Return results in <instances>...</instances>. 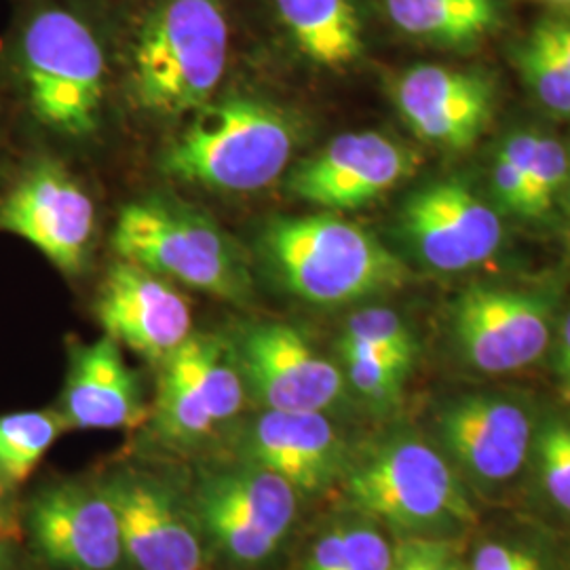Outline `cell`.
Returning a JSON list of instances; mask_svg holds the SVG:
<instances>
[{
  "instance_id": "cell-18",
  "label": "cell",
  "mask_w": 570,
  "mask_h": 570,
  "mask_svg": "<svg viewBox=\"0 0 570 570\" xmlns=\"http://www.w3.org/2000/svg\"><path fill=\"white\" fill-rule=\"evenodd\" d=\"M440 429L452 456L484 482L510 480L529 459L530 416L510 400L463 397L444 410Z\"/></svg>"
},
{
  "instance_id": "cell-24",
  "label": "cell",
  "mask_w": 570,
  "mask_h": 570,
  "mask_svg": "<svg viewBox=\"0 0 570 570\" xmlns=\"http://www.w3.org/2000/svg\"><path fill=\"white\" fill-rule=\"evenodd\" d=\"M515 61L534 98L553 115L570 117V66L534 26L518 47Z\"/></svg>"
},
{
  "instance_id": "cell-23",
  "label": "cell",
  "mask_w": 570,
  "mask_h": 570,
  "mask_svg": "<svg viewBox=\"0 0 570 570\" xmlns=\"http://www.w3.org/2000/svg\"><path fill=\"white\" fill-rule=\"evenodd\" d=\"M395 551L372 524L327 530L306 556L303 570H391Z\"/></svg>"
},
{
  "instance_id": "cell-16",
  "label": "cell",
  "mask_w": 570,
  "mask_h": 570,
  "mask_svg": "<svg viewBox=\"0 0 570 570\" xmlns=\"http://www.w3.org/2000/svg\"><path fill=\"white\" fill-rule=\"evenodd\" d=\"M96 313L104 336L153 364H164L193 334L188 301L171 282L122 258L104 279Z\"/></svg>"
},
{
  "instance_id": "cell-31",
  "label": "cell",
  "mask_w": 570,
  "mask_h": 570,
  "mask_svg": "<svg viewBox=\"0 0 570 570\" xmlns=\"http://www.w3.org/2000/svg\"><path fill=\"white\" fill-rule=\"evenodd\" d=\"M419 570H459V564L452 558V551L444 543H431V541H410Z\"/></svg>"
},
{
  "instance_id": "cell-8",
  "label": "cell",
  "mask_w": 570,
  "mask_h": 570,
  "mask_svg": "<svg viewBox=\"0 0 570 570\" xmlns=\"http://www.w3.org/2000/svg\"><path fill=\"white\" fill-rule=\"evenodd\" d=\"M298 513V492L279 475L245 461L205 475L195 518L220 553L235 564L258 567L282 548Z\"/></svg>"
},
{
  "instance_id": "cell-11",
  "label": "cell",
  "mask_w": 570,
  "mask_h": 570,
  "mask_svg": "<svg viewBox=\"0 0 570 570\" xmlns=\"http://www.w3.org/2000/svg\"><path fill=\"white\" fill-rule=\"evenodd\" d=\"M400 230L412 252L440 273L484 265L503 242L497 209L459 180L414 190L402 205Z\"/></svg>"
},
{
  "instance_id": "cell-7",
  "label": "cell",
  "mask_w": 570,
  "mask_h": 570,
  "mask_svg": "<svg viewBox=\"0 0 570 570\" xmlns=\"http://www.w3.org/2000/svg\"><path fill=\"white\" fill-rule=\"evenodd\" d=\"M94 230L96 205L77 176L47 150L26 155L0 195V233L32 245L63 275H79Z\"/></svg>"
},
{
  "instance_id": "cell-17",
  "label": "cell",
  "mask_w": 570,
  "mask_h": 570,
  "mask_svg": "<svg viewBox=\"0 0 570 570\" xmlns=\"http://www.w3.org/2000/svg\"><path fill=\"white\" fill-rule=\"evenodd\" d=\"M245 461L285 480L298 494L327 489L343 469V444L326 412L265 410L244 438Z\"/></svg>"
},
{
  "instance_id": "cell-1",
  "label": "cell",
  "mask_w": 570,
  "mask_h": 570,
  "mask_svg": "<svg viewBox=\"0 0 570 570\" xmlns=\"http://www.w3.org/2000/svg\"><path fill=\"white\" fill-rule=\"evenodd\" d=\"M108 58V35L89 0H16L0 87L37 134L85 140L102 119Z\"/></svg>"
},
{
  "instance_id": "cell-21",
  "label": "cell",
  "mask_w": 570,
  "mask_h": 570,
  "mask_svg": "<svg viewBox=\"0 0 570 570\" xmlns=\"http://www.w3.org/2000/svg\"><path fill=\"white\" fill-rule=\"evenodd\" d=\"M389 23L412 41L469 51L501 26V0H379Z\"/></svg>"
},
{
  "instance_id": "cell-25",
  "label": "cell",
  "mask_w": 570,
  "mask_h": 570,
  "mask_svg": "<svg viewBox=\"0 0 570 570\" xmlns=\"http://www.w3.org/2000/svg\"><path fill=\"white\" fill-rule=\"evenodd\" d=\"M346 381L364 400L389 406L400 400L412 366L385 353L338 343Z\"/></svg>"
},
{
  "instance_id": "cell-37",
  "label": "cell",
  "mask_w": 570,
  "mask_h": 570,
  "mask_svg": "<svg viewBox=\"0 0 570 570\" xmlns=\"http://www.w3.org/2000/svg\"><path fill=\"white\" fill-rule=\"evenodd\" d=\"M551 2H570V0H551Z\"/></svg>"
},
{
  "instance_id": "cell-36",
  "label": "cell",
  "mask_w": 570,
  "mask_h": 570,
  "mask_svg": "<svg viewBox=\"0 0 570 570\" xmlns=\"http://www.w3.org/2000/svg\"><path fill=\"white\" fill-rule=\"evenodd\" d=\"M7 490L11 489H9V487L2 482V478H0V497H2V494H7Z\"/></svg>"
},
{
  "instance_id": "cell-2",
  "label": "cell",
  "mask_w": 570,
  "mask_h": 570,
  "mask_svg": "<svg viewBox=\"0 0 570 570\" xmlns=\"http://www.w3.org/2000/svg\"><path fill=\"white\" fill-rule=\"evenodd\" d=\"M230 45L228 0H142L127 37L136 100L157 117L193 115L225 81Z\"/></svg>"
},
{
  "instance_id": "cell-28",
  "label": "cell",
  "mask_w": 570,
  "mask_h": 570,
  "mask_svg": "<svg viewBox=\"0 0 570 570\" xmlns=\"http://www.w3.org/2000/svg\"><path fill=\"white\" fill-rule=\"evenodd\" d=\"M570 159L564 146L556 138L534 136L530 155L529 190L532 220L543 218L550 212L553 199L569 180Z\"/></svg>"
},
{
  "instance_id": "cell-27",
  "label": "cell",
  "mask_w": 570,
  "mask_h": 570,
  "mask_svg": "<svg viewBox=\"0 0 570 570\" xmlns=\"http://www.w3.org/2000/svg\"><path fill=\"white\" fill-rule=\"evenodd\" d=\"M532 131H515L494 155L492 164V193L499 205L520 218H530L529 165L532 146Z\"/></svg>"
},
{
  "instance_id": "cell-6",
  "label": "cell",
  "mask_w": 570,
  "mask_h": 570,
  "mask_svg": "<svg viewBox=\"0 0 570 570\" xmlns=\"http://www.w3.org/2000/svg\"><path fill=\"white\" fill-rule=\"evenodd\" d=\"M348 505L404 532H440L475 522V511L440 452L419 440H393L351 469Z\"/></svg>"
},
{
  "instance_id": "cell-38",
  "label": "cell",
  "mask_w": 570,
  "mask_h": 570,
  "mask_svg": "<svg viewBox=\"0 0 570 570\" xmlns=\"http://www.w3.org/2000/svg\"><path fill=\"white\" fill-rule=\"evenodd\" d=\"M569 178H570V174H569Z\"/></svg>"
},
{
  "instance_id": "cell-10",
  "label": "cell",
  "mask_w": 570,
  "mask_h": 570,
  "mask_svg": "<svg viewBox=\"0 0 570 570\" xmlns=\"http://www.w3.org/2000/svg\"><path fill=\"white\" fill-rule=\"evenodd\" d=\"M452 326L469 366L484 374H510L548 351L550 305L532 292L473 285L459 296Z\"/></svg>"
},
{
  "instance_id": "cell-13",
  "label": "cell",
  "mask_w": 570,
  "mask_h": 570,
  "mask_svg": "<svg viewBox=\"0 0 570 570\" xmlns=\"http://www.w3.org/2000/svg\"><path fill=\"white\" fill-rule=\"evenodd\" d=\"M100 487L117 513L125 560L138 570H204L202 527L161 480L125 469Z\"/></svg>"
},
{
  "instance_id": "cell-32",
  "label": "cell",
  "mask_w": 570,
  "mask_h": 570,
  "mask_svg": "<svg viewBox=\"0 0 570 570\" xmlns=\"http://www.w3.org/2000/svg\"><path fill=\"white\" fill-rule=\"evenodd\" d=\"M558 372L562 379V387L570 397V313L560 330V353H558Z\"/></svg>"
},
{
  "instance_id": "cell-15",
  "label": "cell",
  "mask_w": 570,
  "mask_h": 570,
  "mask_svg": "<svg viewBox=\"0 0 570 570\" xmlns=\"http://www.w3.org/2000/svg\"><path fill=\"white\" fill-rule=\"evenodd\" d=\"M30 539L42 558L63 570H119L121 532L102 487L60 482L41 490L28 508Z\"/></svg>"
},
{
  "instance_id": "cell-3",
  "label": "cell",
  "mask_w": 570,
  "mask_h": 570,
  "mask_svg": "<svg viewBox=\"0 0 570 570\" xmlns=\"http://www.w3.org/2000/svg\"><path fill=\"white\" fill-rule=\"evenodd\" d=\"M301 140L285 108L252 96L207 102L164 153L161 169L178 183L220 193H254L284 176Z\"/></svg>"
},
{
  "instance_id": "cell-26",
  "label": "cell",
  "mask_w": 570,
  "mask_h": 570,
  "mask_svg": "<svg viewBox=\"0 0 570 570\" xmlns=\"http://www.w3.org/2000/svg\"><path fill=\"white\" fill-rule=\"evenodd\" d=\"M343 345L362 346L385 353L404 364H414L416 343L400 313L387 306H366L346 320Z\"/></svg>"
},
{
  "instance_id": "cell-9",
  "label": "cell",
  "mask_w": 570,
  "mask_h": 570,
  "mask_svg": "<svg viewBox=\"0 0 570 570\" xmlns=\"http://www.w3.org/2000/svg\"><path fill=\"white\" fill-rule=\"evenodd\" d=\"M230 348L245 391L265 410L326 412L343 397L345 374L294 326L252 324Z\"/></svg>"
},
{
  "instance_id": "cell-14",
  "label": "cell",
  "mask_w": 570,
  "mask_h": 570,
  "mask_svg": "<svg viewBox=\"0 0 570 570\" xmlns=\"http://www.w3.org/2000/svg\"><path fill=\"white\" fill-rule=\"evenodd\" d=\"M391 98L407 129L444 150H468L494 117V85L484 72L419 63L400 72Z\"/></svg>"
},
{
  "instance_id": "cell-19",
  "label": "cell",
  "mask_w": 570,
  "mask_h": 570,
  "mask_svg": "<svg viewBox=\"0 0 570 570\" xmlns=\"http://www.w3.org/2000/svg\"><path fill=\"white\" fill-rule=\"evenodd\" d=\"M60 414L68 429H134L142 423L140 381L119 343L102 336L70 346Z\"/></svg>"
},
{
  "instance_id": "cell-30",
  "label": "cell",
  "mask_w": 570,
  "mask_h": 570,
  "mask_svg": "<svg viewBox=\"0 0 570 570\" xmlns=\"http://www.w3.org/2000/svg\"><path fill=\"white\" fill-rule=\"evenodd\" d=\"M469 570H548L534 551L510 543H484Z\"/></svg>"
},
{
  "instance_id": "cell-5",
  "label": "cell",
  "mask_w": 570,
  "mask_h": 570,
  "mask_svg": "<svg viewBox=\"0 0 570 570\" xmlns=\"http://www.w3.org/2000/svg\"><path fill=\"white\" fill-rule=\"evenodd\" d=\"M112 244L122 261L136 263L169 282L188 285L228 303L252 298V273L244 249L199 209L146 197L125 205Z\"/></svg>"
},
{
  "instance_id": "cell-4",
  "label": "cell",
  "mask_w": 570,
  "mask_h": 570,
  "mask_svg": "<svg viewBox=\"0 0 570 570\" xmlns=\"http://www.w3.org/2000/svg\"><path fill=\"white\" fill-rule=\"evenodd\" d=\"M263 249L287 292L311 305H348L406 284L407 268L370 230L332 214L277 218Z\"/></svg>"
},
{
  "instance_id": "cell-22",
  "label": "cell",
  "mask_w": 570,
  "mask_h": 570,
  "mask_svg": "<svg viewBox=\"0 0 570 570\" xmlns=\"http://www.w3.org/2000/svg\"><path fill=\"white\" fill-rule=\"evenodd\" d=\"M68 429L60 410H21L0 416V478L18 489Z\"/></svg>"
},
{
  "instance_id": "cell-33",
  "label": "cell",
  "mask_w": 570,
  "mask_h": 570,
  "mask_svg": "<svg viewBox=\"0 0 570 570\" xmlns=\"http://www.w3.org/2000/svg\"><path fill=\"white\" fill-rule=\"evenodd\" d=\"M391 570H419V562H416V553L412 543L402 546L400 550L395 551V560Z\"/></svg>"
},
{
  "instance_id": "cell-29",
  "label": "cell",
  "mask_w": 570,
  "mask_h": 570,
  "mask_svg": "<svg viewBox=\"0 0 570 570\" xmlns=\"http://www.w3.org/2000/svg\"><path fill=\"white\" fill-rule=\"evenodd\" d=\"M539 471L551 501L570 515V425L550 423L539 440Z\"/></svg>"
},
{
  "instance_id": "cell-20",
  "label": "cell",
  "mask_w": 570,
  "mask_h": 570,
  "mask_svg": "<svg viewBox=\"0 0 570 570\" xmlns=\"http://www.w3.org/2000/svg\"><path fill=\"white\" fill-rule=\"evenodd\" d=\"M271 9L284 41L315 68L343 72L366 56L357 0H271Z\"/></svg>"
},
{
  "instance_id": "cell-34",
  "label": "cell",
  "mask_w": 570,
  "mask_h": 570,
  "mask_svg": "<svg viewBox=\"0 0 570 570\" xmlns=\"http://www.w3.org/2000/svg\"><path fill=\"white\" fill-rule=\"evenodd\" d=\"M0 144H2V140H0ZM9 178L11 176H2V148H0V195H2V190H4V186H7V183H9Z\"/></svg>"
},
{
  "instance_id": "cell-12",
  "label": "cell",
  "mask_w": 570,
  "mask_h": 570,
  "mask_svg": "<svg viewBox=\"0 0 570 570\" xmlns=\"http://www.w3.org/2000/svg\"><path fill=\"white\" fill-rule=\"evenodd\" d=\"M419 164L414 150L385 134H343L289 171L287 193L322 209H357L404 183Z\"/></svg>"
},
{
  "instance_id": "cell-35",
  "label": "cell",
  "mask_w": 570,
  "mask_h": 570,
  "mask_svg": "<svg viewBox=\"0 0 570 570\" xmlns=\"http://www.w3.org/2000/svg\"><path fill=\"white\" fill-rule=\"evenodd\" d=\"M0 570H9V560H7V553L0 548Z\"/></svg>"
}]
</instances>
